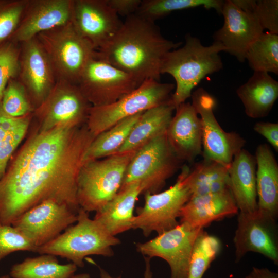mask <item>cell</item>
I'll return each instance as SVG.
<instances>
[{
  "mask_svg": "<svg viewBox=\"0 0 278 278\" xmlns=\"http://www.w3.org/2000/svg\"><path fill=\"white\" fill-rule=\"evenodd\" d=\"M95 137L87 127H60L42 130L29 140L0 179V222L12 225L49 199L77 213L78 177Z\"/></svg>",
  "mask_w": 278,
  "mask_h": 278,
  "instance_id": "cell-1",
  "label": "cell"
},
{
  "mask_svg": "<svg viewBox=\"0 0 278 278\" xmlns=\"http://www.w3.org/2000/svg\"><path fill=\"white\" fill-rule=\"evenodd\" d=\"M182 44L165 38L154 22L134 13L126 17L96 57L130 75L140 85L147 80L160 81L166 54Z\"/></svg>",
  "mask_w": 278,
  "mask_h": 278,
  "instance_id": "cell-2",
  "label": "cell"
},
{
  "mask_svg": "<svg viewBox=\"0 0 278 278\" xmlns=\"http://www.w3.org/2000/svg\"><path fill=\"white\" fill-rule=\"evenodd\" d=\"M185 38L183 46L166 54L161 70V75L168 74L175 80L176 88L171 97L175 109L191 97L193 90L207 75L223 68L219 53L225 50L218 42L204 46L190 34Z\"/></svg>",
  "mask_w": 278,
  "mask_h": 278,
  "instance_id": "cell-3",
  "label": "cell"
},
{
  "mask_svg": "<svg viewBox=\"0 0 278 278\" xmlns=\"http://www.w3.org/2000/svg\"><path fill=\"white\" fill-rule=\"evenodd\" d=\"M76 222L52 240L38 247L36 252L66 258L79 267L84 266L83 259L87 256L113 255L112 247L120 243L119 239L96 220L90 218L88 213L81 208L77 212Z\"/></svg>",
  "mask_w": 278,
  "mask_h": 278,
  "instance_id": "cell-4",
  "label": "cell"
},
{
  "mask_svg": "<svg viewBox=\"0 0 278 278\" xmlns=\"http://www.w3.org/2000/svg\"><path fill=\"white\" fill-rule=\"evenodd\" d=\"M116 153L103 159L85 162L77 179V199L80 208L96 212L119 192L127 166L135 152Z\"/></svg>",
  "mask_w": 278,
  "mask_h": 278,
  "instance_id": "cell-5",
  "label": "cell"
},
{
  "mask_svg": "<svg viewBox=\"0 0 278 278\" xmlns=\"http://www.w3.org/2000/svg\"><path fill=\"white\" fill-rule=\"evenodd\" d=\"M36 38L46 53L56 81L77 85L97 51L76 30L72 22L39 34Z\"/></svg>",
  "mask_w": 278,
  "mask_h": 278,
  "instance_id": "cell-6",
  "label": "cell"
},
{
  "mask_svg": "<svg viewBox=\"0 0 278 278\" xmlns=\"http://www.w3.org/2000/svg\"><path fill=\"white\" fill-rule=\"evenodd\" d=\"M175 88L172 83L146 80L114 102L92 106L86 119L87 128L96 137L124 119L169 101Z\"/></svg>",
  "mask_w": 278,
  "mask_h": 278,
  "instance_id": "cell-7",
  "label": "cell"
},
{
  "mask_svg": "<svg viewBox=\"0 0 278 278\" xmlns=\"http://www.w3.org/2000/svg\"><path fill=\"white\" fill-rule=\"evenodd\" d=\"M173 185L160 193H145L143 207L136 208L133 229H140L148 237L153 232L160 234L178 225L180 212L189 200L192 193L188 185L187 177L190 168L186 165Z\"/></svg>",
  "mask_w": 278,
  "mask_h": 278,
  "instance_id": "cell-8",
  "label": "cell"
},
{
  "mask_svg": "<svg viewBox=\"0 0 278 278\" xmlns=\"http://www.w3.org/2000/svg\"><path fill=\"white\" fill-rule=\"evenodd\" d=\"M181 161L172 151L166 133L137 150L129 163L120 189L136 182L144 192L157 193L180 166Z\"/></svg>",
  "mask_w": 278,
  "mask_h": 278,
  "instance_id": "cell-9",
  "label": "cell"
},
{
  "mask_svg": "<svg viewBox=\"0 0 278 278\" xmlns=\"http://www.w3.org/2000/svg\"><path fill=\"white\" fill-rule=\"evenodd\" d=\"M191 97L192 105L201 119L203 159L229 169L235 155L243 149L245 140L239 134L227 132L221 128L214 114L216 100L203 88L196 89Z\"/></svg>",
  "mask_w": 278,
  "mask_h": 278,
  "instance_id": "cell-10",
  "label": "cell"
},
{
  "mask_svg": "<svg viewBox=\"0 0 278 278\" xmlns=\"http://www.w3.org/2000/svg\"><path fill=\"white\" fill-rule=\"evenodd\" d=\"M77 85L92 107H99L115 102L140 84L132 76L96 54L85 66Z\"/></svg>",
  "mask_w": 278,
  "mask_h": 278,
  "instance_id": "cell-11",
  "label": "cell"
},
{
  "mask_svg": "<svg viewBox=\"0 0 278 278\" xmlns=\"http://www.w3.org/2000/svg\"><path fill=\"white\" fill-rule=\"evenodd\" d=\"M202 229L180 222L146 242L137 243L136 250L150 258L158 257L166 260L170 268V278H187L193 247Z\"/></svg>",
  "mask_w": 278,
  "mask_h": 278,
  "instance_id": "cell-12",
  "label": "cell"
},
{
  "mask_svg": "<svg viewBox=\"0 0 278 278\" xmlns=\"http://www.w3.org/2000/svg\"><path fill=\"white\" fill-rule=\"evenodd\" d=\"M236 261L246 253H260L278 263V231L276 218L257 210L238 212L237 227L233 238Z\"/></svg>",
  "mask_w": 278,
  "mask_h": 278,
  "instance_id": "cell-13",
  "label": "cell"
},
{
  "mask_svg": "<svg viewBox=\"0 0 278 278\" xmlns=\"http://www.w3.org/2000/svg\"><path fill=\"white\" fill-rule=\"evenodd\" d=\"M77 220V213L67 204L49 199L24 212L12 225L37 248L55 238Z\"/></svg>",
  "mask_w": 278,
  "mask_h": 278,
  "instance_id": "cell-14",
  "label": "cell"
},
{
  "mask_svg": "<svg viewBox=\"0 0 278 278\" xmlns=\"http://www.w3.org/2000/svg\"><path fill=\"white\" fill-rule=\"evenodd\" d=\"M88 102L77 85L57 81L37 109L43 120V130L77 127L85 118L87 119L92 107Z\"/></svg>",
  "mask_w": 278,
  "mask_h": 278,
  "instance_id": "cell-15",
  "label": "cell"
},
{
  "mask_svg": "<svg viewBox=\"0 0 278 278\" xmlns=\"http://www.w3.org/2000/svg\"><path fill=\"white\" fill-rule=\"evenodd\" d=\"M72 23L96 51L111 41L123 24L106 0H73Z\"/></svg>",
  "mask_w": 278,
  "mask_h": 278,
  "instance_id": "cell-16",
  "label": "cell"
},
{
  "mask_svg": "<svg viewBox=\"0 0 278 278\" xmlns=\"http://www.w3.org/2000/svg\"><path fill=\"white\" fill-rule=\"evenodd\" d=\"M221 14L224 18L223 25L213 35L214 41L220 43L225 52L244 62L249 47L264 29L252 13L242 11L232 0L224 1Z\"/></svg>",
  "mask_w": 278,
  "mask_h": 278,
  "instance_id": "cell-17",
  "label": "cell"
},
{
  "mask_svg": "<svg viewBox=\"0 0 278 278\" xmlns=\"http://www.w3.org/2000/svg\"><path fill=\"white\" fill-rule=\"evenodd\" d=\"M73 0H28L10 41L21 44L39 34L72 22Z\"/></svg>",
  "mask_w": 278,
  "mask_h": 278,
  "instance_id": "cell-18",
  "label": "cell"
},
{
  "mask_svg": "<svg viewBox=\"0 0 278 278\" xmlns=\"http://www.w3.org/2000/svg\"><path fill=\"white\" fill-rule=\"evenodd\" d=\"M20 45L17 78L27 94L40 105L57 82L54 70L36 37Z\"/></svg>",
  "mask_w": 278,
  "mask_h": 278,
  "instance_id": "cell-19",
  "label": "cell"
},
{
  "mask_svg": "<svg viewBox=\"0 0 278 278\" xmlns=\"http://www.w3.org/2000/svg\"><path fill=\"white\" fill-rule=\"evenodd\" d=\"M175 110L166 131L167 140L181 161L192 162L202 153L201 119L189 102L180 104Z\"/></svg>",
  "mask_w": 278,
  "mask_h": 278,
  "instance_id": "cell-20",
  "label": "cell"
},
{
  "mask_svg": "<svg viewBox=\"0 0 278 278\" xmlns=\"http://www.w3.org/2000/svg\"><path fill=\"white\" fill-rule=\"evenodd\" d=\"M230 189L192 196L180 212V222L204 228L214 221L238 213Z\"/></svg>",
  "mask_w": 278,
  "mask_h": 278,
  "instance_id": "cell-21",
  "label": "cell"
},
{
  "mask_svg": "<svg viewBox=\"0 0 278 278\" xmlns=\"http://www.w3.org/2000/svg\"><path fill=\"white\" fill-rule=\"evenodd\" d=\"M255 156L242 149L235 155L229 169L230 188L238 211L252 213L258 210Z\"/></svg>",
  "mask_w": 278,
  "mask_h": 278,
  "instance_id": "cell-22",
  "label": "cell"
},
{
  "mask_svg": "<svg viewBox=\"0 0 278 278\" xmlns=\"http://www.w3.org/2000/svg\"><path fill=\"white\" fill-rule=\"evenodd\" d=\"M143 192L144 188L138 182L120 189L112 200L96 212L94 219L114 236L132 229L135 205Z\"/></svg>",
  "mask_w": 278,
  "mask_h": 278,
  "instance_id": "cell-23",
  "label": "cell"
},
{
  "mask_svg": "<svg viewBox=\"0 0 278 278\" xmlns=\"http://www.w3.org/2000/svg\"><path fill=\"white\" fill-rule=\"evenodd\" d=\"M256 183L258 210L275 218L278 214V164L266 144L256 149Z\"/></svg>",
  "mask_w": 278,
  "mask_h": 278,
  "instance_id": "cell-24",
  "label": "cell"
},
{
  "mask_svg": "<svg viewBox=\"0 0 278 278\" xmlns=\"http://www.w3.org/2000/svg\"><path fill=\"white\" fill-rule=\"evenodd\" d=\"M246 115L252 118L267 116L278 98V82L268 73L254 72L236 90Z\"/></svg>",
  "mask_w": 278,
  "mask_h": 278,
  "instance_id": "cell-25",
  "label": "cell"
},
{
  "mask_svg": "<svg viewBox=\"0 0 278 278\" xmlns=\"http://www.w3.org/2000/svg\"><path fill=\"white\" fill-rule=\"evenodd\" d=\"M174 110L170 100L143 112L116 153L136 151L153 139L166 133Z\"/></svg>",
  "mask_w": 278,
  "mask_h": 278,
  "instance_id": "cell-26",
  "label": "cell"
},
{
  "mask_svg": "<svg viewBox=\"0 0 278 278\" xmlns=\"http://www.w3.org/2000/svg\"><path fill=\"white\" fill-rule=\"evenodd\" d=\"M187 181L192 196L230 189L229 169L217 162L210 160L203 159L195 164L190 169Z\"/></svg>",
  "mask_w": 278,
  "mask_h": 278,
  "instance_id": "cell-27",
  "label": "cell"
},
{
  "mask_svg": "<svg viewBox=\"0 0 278 278\" xmlns=\"http://www.w3.org/2000/svg\"><path fill=\"white\" fill-rule=\"evenodd\" d=\"M28 257L12 266L10 276L12 278H71L77 267L73 263L59 264L56 256L41 254Z\"/></svg>",
  "mask_w": 278,
  "mask_h": 278,
  "instance_id": "cell-28",
  "label": "cell"
},
{
  "mask_svg": "<svg viewBox=\"0 0 278 278\" xmlns=\"http://www.w3.org/2000/svg\"><path fill=\"white\" fill-rule=\"evenodd\" d=\"M142 113L124 119L96 136L85 152L84 162L115 154Z\"/></svg>",
  "mask_w": 278,
  "mask_h": 278,
  "instance_id": "cell-29",
  "label": "cell"
},
{
  "mask_svg": "<svg viewBox=\"0 0 278 278\" xmlns=\"http://www.w3.org/2000/svg\"><path fill=\"white\" fill-rule=\"evenodd\" d=\"M29 124L28 115L13 117L7 115L0 104V179L10 159L25 136Z\"/></svg>",
  "mask_w": 278,
  "mask_h": 278,
  "instance_id": "cell-30",
  "label": "cell"
},
{
  "mask_svg": "<svg viewBox=\"0 0 278 278\" xmlns=\"http://www.w3.org/2000/svg\"><path fill=\"white\" fill-rule=\"evenodd\" d=\"M245 60L254 72L278 74V34L263 32L249 47Z\"/></svg>",
  "mask_w": 278,
  "mask_h": 278,
  "instance_id": "cell-31",
  "label": "cell"
},
{
  "mask_svg": "<svg viewBox=\"0 0 278 278\" xmlns=\"http://www.w3.org/2000/svg\"><path fill=\"white\" fill-rule=\"evenodd\" d=\"M223 3L220 0H142L135 13L155 22L172 12L201 6L221 14Z\"/></svg>",
  "mask_w": 278,
  "mask_h": 278,
  "instance_id": "cell-32",
  "label": "cell"
},
{
  "mask_svg": "<svg viewBox=\"0 0 278 278\" xmlns=\"http://www.w3.org/2000/svg\"><path fill=\"white\" fill-rule=\"evenodd\" d=\"M221 248L219 238L201 230L193 247L187 278H202Z\"/></svg>",
  "mask_w": 278,
  "mask_h": 278,
  "instance_id": "cell-33",
  "label": "cell"
},
{
  "mask_svg": "<svg viewBox=\"0 0 278 278\" xmlns=\"http://www.w3.org/2000/svg\"><path fill=\"white\" fill-rule=\"evenodd\" d=\"M0 104L2 110L13 117L27 116L32 109L28 94L18 78L9 82L0 100Z\"/></svg>",
  "mask_w": 278,
  "mask_h": 278,
  "instance_id": "cell-34",
  "label": "cell"
},
{
  "mask_svg": "<svg viewBox=\"0 0 278 278\" xmlns=\"http://www.w3.org/2000/svg\"><path fill=\"white\" fill-rule=\"evenodd\" d=\"M28 0H0V46L8 41L22 18Z\"/></svg>",
  "mask_w": 278,
  "mask_h": 278,
  "instance_id": "cell-35",
  "label": "cell"
},
{
  "mask_svg": "<svg viewBox=\"0 0 278 278\" xmlns=\"http://www.w3.org/2000/svg\"><path fill=\"white\" fill-rule=\"evenodd\" d=\"M20 45L8 41L0 46V100L9 82L18 77Z\"/></svg>",
  "mask_w": 278,
  "mask_h": 278,
  "instance_id": "cell-36",
  "label": "cell"
},
{
  "mask_svg": "<svg viewBox=\"0 0 278 278\" xmlns=\"http://www.w3.org/2000/svg\"><path fill=\"white\" fill-rule=\"evenodd\" d=\"M36 249L29 239L15 227L0 222V260L14 252H36Z\"/></svg>",
  "mask_w": 278,
  "mask_h": 278,
  "instance_id": "cell-37",
  "label": "cell"
},
{
  "mask_svg": "<svg viewBox=\"0 0 278 278\" xmlns=\"http://www.w3.org/2000/svg\"><path fill=\"white\" fill-rule=\"evenodd\" d=\"M252 14L264 30L278 34L277 0L257 1Z\"/></svg>",
  "mask_w": 278,
  "mask_h": 278,
  "instance_id": "cell-38",
  "label": "cell"
},
{
  "mask_svg": "<svg viewBox=\"0 0 278 278\" xmlns=\"http://www.w3.org/2000/svg\"><path fill=\"white\" fill-rule=\"evenodd\" d=\"M254 130L264 137L272 147L278 151V124L259 121L254 126Z\"/></svg>",
  "mask_w": 278,
  "mask_h": 278,
  "instance_id": "cell-39",
  "label": "cell"
},
{
  "mask_svg": "<svg viewBox=\"0 0 278 278\" xmlns=\"http://www.w3.org/2000/svg\"><path fill=\"white\" fill-rule=\"evenodd\" d=\"M111 8L119 16L126 17L137 11L141 0H106Z\"/></svg>",
  "mask_w": 278,
  "mask_h": 278,
  "instance_id": "cell-40",
  "label": "cell"
},
{
  "mask_svg": "<svg viewBox=\"0 0 278 278\" xmlns=\"http://www.w3.org/2000/svg\"><path fill=\"white\" fill-rule=\"evenodd\" d=\"M246 278H278V274L267 268L253 267Z\"/></svg>",
  "mask_w": 278,
  "mask_h": 278,
  "instance_id": "cell-41",
  "label": "cell"
},
{
  "mask_svg": "<svg viewBox=\"0 0 278 278\" xmlns=\"http://www.w3.org/2000/svg\"><path fill=\"white\" fill-rule=\"evenodd\" d=\"M145 270L144 275V278H153L152 272L151 270L150 258L145 257ZM100 278H121L119 276L117 277H112L106 270L101 268H99Z\"/></svg>",
  "mask_w": 278,
  "mask_h": 278,
  "instance_id": "cell-42",
  "label": "cell"
},
{
  "mask_svg": "<svg viewBox=\"0 0 278 278\" xmlns=\"http://www.w3.org/2000/svg\"><path fill=\"white\" fill-rule=\"evenodd\" d=\"M232 1L235 6H236L242 11L247 13H252L255 8L257 1L232 0Z\"/></svg>",
  "mask_w": 278,
  "mask_h": 278,
  "instance_id": "cell-43",
  "label": "cell"
},
{
  "mask_svg": "<svg viewBox=\"0 0 278 278\" xmlns=\"http://www.w3.org/2000/svg\"><path fill=\"white\" fill-rule=\"evenodd\" d=\"M71 278H91V276L88 273H81L77 275H74Z\"/></svg>",
  "mask_w": 278,
  "mask_h": 278,
  "instance_id": "cell-44",
  "label": "cell"
},
{
  "mask_svg": "<svg viewBox=\"0 0 278 278\" xmlns=\"http://www.w3.org/2000/svg\"><path fill=\"white\" fill-rule=\"evenodd\" d=\"M0 278H11V277L9 275H5L0 276Z\"/></svg>",
  "mask_w": 278,
  "mask_h": 278,
  "instance_id": "cell-45",
  "label": "cell"
}]
</instances>
